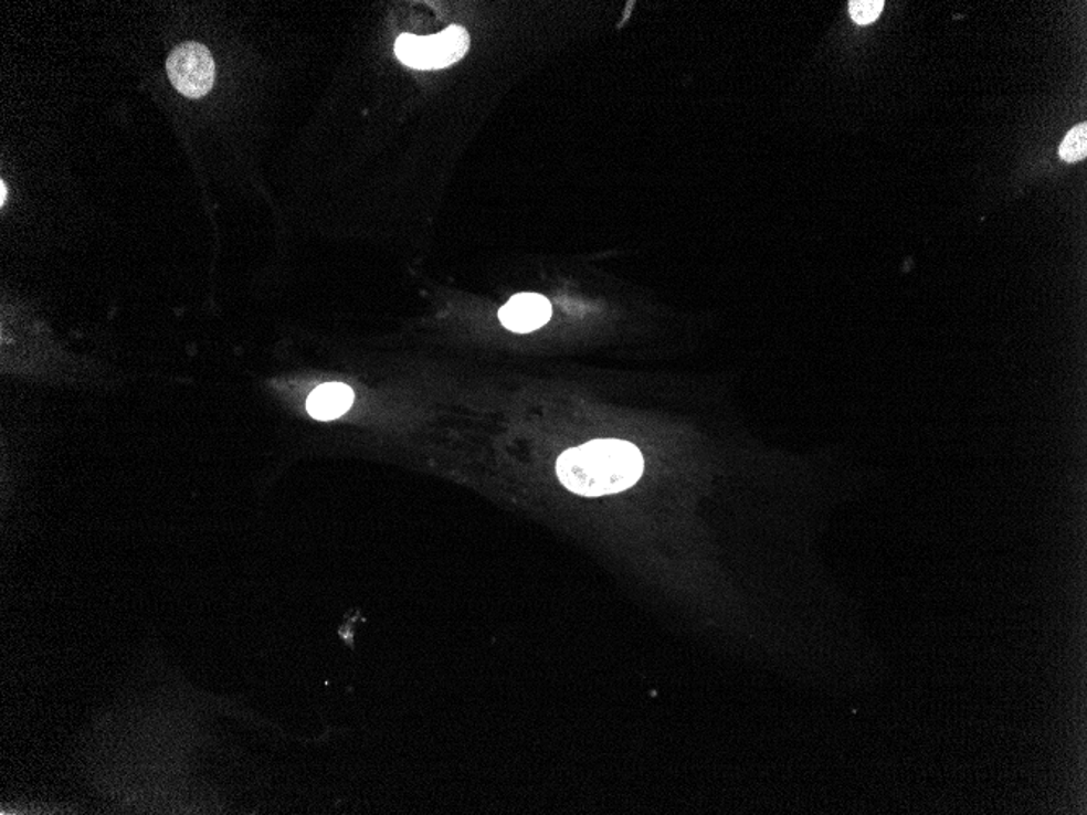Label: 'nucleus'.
<instances>
[{
    "mask_svg": "<svg viewBox=\"0 0 1087 815\" xmlns=\"http://www.w3.org/2000/svg\"><path fill=\"white\" fill-rule=\"evenodd\" d=\"M471 38L466 29L452 25L433 36L401 34L395 41L394 53L408 67L418 71H436L463 60L469 51Z\"/></svg>",
    "mask_w": 1087,
    "mask_h": 815,
    "instance_id": "nucleus-2",
    "label": "nucleus"
},
{
    "mask_svg": "<svg viewBox=\"0 0 1087 815\" xmlns=\"http://www.w3.org/2000/svg\"><path fill=\"white\" fill-rule=\"evenodd\" d=\"M552 305L539 294H518L498 311L502 325L514 332L538 331L549 322Z\"/></svg>",
    "mask_w": 1087,
    "mask_h": 815,
    "instance_id": "nucleus-4",
    "label": "nucleus"
},
{
    "mask_svg": "<svg viewBox=\"0 0 1087 815\" xmlns=\"http://www.w3.org/2000/svg\"><path fill=\"white\" fill-rule=\"evenodd\" d=\"M640 449L624 440H594L567 449L557 461L563 487L581 497L619 494L639 483L643 474Z\"/></svg>",
    "mask_w": 1087,
    "mask_h": 815,
    "instance_id": "nucleus-1",
    "label": "nucleus"
},
{
    "mask_svg": "<svg viewBox=\"0 0 1087 815\" xmlns=\"http://www.w3.org/2000/svg\"><path fill=\"white\" fill-rule=\"evenodd\" d=\"M1058 151L1059 158L1068 161V163H1076V161L1085 160L1087 155V126L1085 123L1073 127V129L1066 134L1065 140H1063Z\"/></svg>",
    "mask_w": 1087,
    "mask_h": 815,
    "instance_id": "nucleus-6",
    "label": "nucleus"
},
{
    "mask_svg": "<svg viewBox=\"0 0 1087 815\" xmlns=\"http://www.w3.org/2000/svg\"><path fill=\"white\" fill-rule=\"evenodd\" d=\"M353 404V391L344 383H326L316 388L306 401L309 415L316 421H336Z\"/></svg>",
    "mask_w": 1087,
    "mask_h": 815,
    "instance_id": "nucleus-5",
    "label": "nucleus"
},
{
    "mask_svg": "<svg viewBox=\"0 0 1087 815\" xmlns=\"http://www.w3.org/2000/svg\"><path fill=\"white\" fill-rule=\"evenodd\" d=\"M0 188H2V195H0V202H2V204H6V195H7L6 184H3L2 182V184H0Z\"/></svg>",
    "mask_w": 1087,
    "mask_h": 815,
    "instance_id": "nucleus-8",
    "label": "nucleus"
},
{
    "mask_svg": "<svg viewBox=\"0 0 1087 815\" xmlns=\"http://www.w3.org/2000/svg\"><path fill=\"white\" fill-rule=\"evenodd\" d=\"M167 74L181 95L202 98L212 91L215 82V64L211 51L204 44L186 41L168 56Z\"/></svg>",
    "mask_w": 1087,
    "mask_h": 815,
    "instance_id": "nucleus-3",
    "label": "nucleus"
},
{
    "mask_svg": "<svg viewBox=\"0 0 1087 815\" xmlns=\"http://www.w3.org/2000/svg\"><path fill=\"white\" fill-rule=\"evenodd\" d=\"M883 0H852L848 3L849 17L856 25H869L875 23L877 17L883 13Z\"/></svg>",
    "mask_w": 1087,
    "mask_h": 815,
    "instance_id": "nucleus-7",
    "label": "nucleus"
}]
</instances>
